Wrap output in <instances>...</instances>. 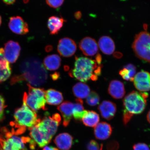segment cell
I'll return each instance as SVG.
<instances>
[{
	"label": "cell",
	"mask_w": 150,
	"mask_h": 150,
	"mask_svg": "<svg viewBox=\"0 0 150 150\" xmlns=\"http://www.w3.org/2000/svg\"><path fill=\"white\" fill-rule=\"evenodd\" d=\"M20 71L21 74L13 77L11 84L24 81L32 86L38 87L45 83L47 79L46 69L40 60L37 58L25 59L20 65Z\"/></svg>",
	"instance_id": "6da1fadb"
},
{
	"label": "cell",
	"mask_w": 150,
	"mask_h": 150,
	"mask_svg": "<svg viewBox=\"0 0 150 150\" xmlns=\"http://www.w3.org/2000/svg\"><path fill=\"white\" fill-rule=\"evenodd\" d=\"M102 66L95 60L76 56L74 68L70 71L69 74L82 82L90 80L95 81L101 74Z\"/></svg>",
	"instance_id": "7a4b0ae2"
},
{
	"label": "cell",
	"mask_w": 150,
	"mask_h": 150,
	"mask_svg": "<svg viewBox=\"0 0 150 150\" xmlns=\"http://www.w3.org/2000/svg\"><path fill=\"white\" fill-rule=\"evenodd\" d=\"M14 118L15 121L11 123V125H13L16 129L14 132L16 135L23 133L27 128L30 130L41 120L38 118L36 112L28 106L24 99L21 107L15 110Z\"/></svg>",
	"instance_id": "3957f363"
},
{
	"label": "cell",
	"mask_w": 150,
	"mask_h": 150,
	"mask_svg": "<svg viewBox=\"0 0 150 150\" xmlns=\"http://www.w3.org/2000/svg\"><path fill=\"white\" fill-rule=\"evenodd\" d=\"M148 94L134 91L125 97L123 100L124 112H127L133 116L139 114L145 110L147 105Z\"/></svg>",
	"instance_id": "277c9868"
},
{
	"label": "cell",
	"mask_w": 150,
	"mask_h": 150,
	"mask_svg": "<svg viewBox=\"0 0 150 150\" xmlns=\"http://www.w3.org/2000/svg\"><path fill=\"white\" fill-rule=\"evenodd\" d=\"M27 86L28 93H24L23 99L25 100L28 106L35 112L40 110H47L46 105V91L45 90L34 87L29 84Z\"/></svg>",
	"instance_id": "5b68a950"
},
{
	"label": "cell",
	"mask_w": 150,
	"mask_h": 150,
	"mask_svg": "<svg viewBox=\"0 0 150 150\" xmlns=\"http://www.w3.org/2000/svg\"><path fill=\"white\" fill-rule=\"evenodd\" d=\"M132 48L137 57L150 64V33L143 31L137 35Z\"/></svg>",
	"instance_id": "8992f818"
},
{
	"label": "cell",
	"mask_w": 150,
	"mask_h": 150,
	"mask_svg": "<svg viewBox=\"0 0 150 150\" xmlns=\"http://www.w3.org/2000/svg\"><path fill=\"white\" fill-rule=\"evenodd\" d=\"M61 122V117L59 114H54L52 116L47 114L46 117L36 125L39 130L51 141L52 137L57 132Z\"/></svg>",
	"instance_id": "52a82bcc"
},
{
	"label": "cell",
	"mask_w": 150,
	"mask_h": 150,
	"mask_svg": "<svg viewBox=\"0 0 150 150\" xmlns=\"http://www.w3.org/2000/svg\"><path fill=\"white\" fill-rule=\"evenodd\" d=\"M5 133V138L0 137V150H27L25 142L22 137L14 136L12 132L7 131L6 128L2 129Z\"/></svg>",
	"instance_id": "ba28073f"
},
{
	"label": "cell",
	"mask_w": 150,
	"mask_h": 150,
	"mask_svg": "<svg viewBox=\"0 0 150 150\" xmlns=\"http://www.w3.org/2000/svg\"><path fill=\"white\" fill-rule=\"evenodd\" d=\"M76 48V43L74 40L69 38H64L59 40L57 51L63 57H70L75 54Z\"/></svg>",
	"instance_id": "9c48e42d"
},
{
	"label": "cell",
	"mask_w": 150,
	"mask_h": 150,
	"mask_svg": "<svg viewBox=\"0 0 150 150\" xmlns=\"http://www.w3.org/2000/svg\"><path fill=\"white\" fill-rule=\"evenodd\" d=\"M21 47L18 42L9 41L6 43L4 49V55L9 63L16 62L19 56Z\"/></svg>",
	"instance_id": "30bf717a"
},
{
	"label": "cell",
	"mask_w": 150,
	"mask_h": 150,
	"mask_svg": "<svg viewBox=\"0 0 150 150\" xmlns=\"http://www.w3.org/2000/svg\"><path fill=\"white\" fill-rule=\"evenodd\" d=\"M133 81L136 88L141 92L150 91V74L147 71H142L138 72Z\"/></svg>",
	"instance_id": "8fae6325"
},
{
	"label": "cell",
	"mask_w": 150,
	"mask_h": 150,
	"mask_svg": "<svg viewBox=\"0 0 150 150\" xmlns=\"http://www.w3.org/2000/svg\"><path fill=\"white\" fill-rule=\"evenodd\" d=\"M8 26L11 30L17 34L24 35L29 31L27 23L19 16L11 17L9 19Z\"/></svg>",
	"instance_id": "7c38bea8"
},
{
	"label": "cell",
	"mask_w": 150,
	"mask_h": 150,
	"mask_svg": "<svg viewBox=\"0 0 150 150\" xmlns=\"http://www.w3.org/2000/svg\"><path fill=\"white\" fill-rule=\"evenodd\" d=\"M79 48L86 56H93L98 53V46L94 39L90 37L84 38L79 43Z\"/></svg>",
	"instance_id": "4fadbf2b"
},
{
	"label": "cell",
	"mask_w": 150,
	"mask_h": 150,
	"mask_svg": "<svg viewBox=\"0 0 150 150\" xmlns=\"http://www.w3.org/2000/svg\"><path fill=\"white\" fill-rule=\"evenodd\" d=\"M98 110L102 117L110 120L115 116L117 112V106L115 103L110 101L104 100L99 105Z\"/></svg>",
	"instance_id": "5bb4252c"
},
{
	"label": "cell",
	"mask_w": 150,
	"mask_h": 150,
	"mask_svg": "<svg viewBox=\"0 0 150 150\" xmlns=\"http://www.w3.org/2000/svg\"><path fill=\"white\" fill-rule=\"evenodd\" d=\"M57 109L61 112L62 116L63 126L67 127L73 117L74 103L69 101H65L57 107Z\"/></svg>",
	"instance_id": "9a60e30c"
},
{
	"label": "cell",
	"mask_w": 150,
	"mask_h": 150,
	"mask_svg": "<svg viewBox=\"0 0 150 150\" xmlns=\"http://www.w3.org/2000/svg\"><path fill=\"white\" fill-rule=\"evenodd\" d=\"M112 128L109 124L106 122L98 123L94 130L95 138L97 139H107L112 134Z\"/></svg>",
	"instance_id": "2e32d148"
},
{
	"label": "cell",
	"mask_w": 150,
	"mask_h": 150,
	"mask_svg": "<svg viewBox=\"0 0 150 150\" xmlns=\"http://www.w3.org/2000/svg\"><path fill=\"white\" fill-rule=\"evenodd\" d=\"M74 138L67 133H63L56 136L54 140L57 147L61 150H69L74 144Z\"/></svg>",
	"instance_id": "e0dca14e"
},
{
	"label": "cell",
	"mask_w": 150,
	"mask_h": 150,
	"mask_svg": "<svg viewBox=\"0 0 150 150\" xmlns=\"http://www.w3.org/2000/svg\"><path fill=\"white\" fill-rule=\"evenodd\" d=\"M108 93L114 99H121L124 96L125 94L124 85L119 80H112L109 85Z\"/></svg>",
	"instance_id": "ac0fdd59"
},
{
	"label": "cell",
	"mask_w": 150,
	"mask_h": 150,
	"mask_svg": "<svg viewBox=\"0 0 150 150\" xmlns=\"http://www.w3.org/2000/svg\"><path fill=\"white\" fill-rule=\"evenodd\" d=\"M98 47L103 53L111 55L115 50V45L112 39L109 37H101L98 41Z\"/></svg>",
	"instance_id": "d6986e66"
},
{
	"label": "cell",
	"mask_w": 150,
	"mask_h": 150,
	"mask_svg": "<svg viewBox=\"0 0 150 150\" xmlns=\"http://www.w3.org/2000/svg\"><path fill=\"white\" fill-rule=\"evenodd\" d=\"M30 130V136L40 148L45 147L51 142L39 130L36 125Z\"/></svg>",
	"instance_id": "ffe728a7"
},
{
	"label": "cell",
	"mask_w": 150,
	"mask_h": 150,
	"mask_svg": "<svg viewBox=\"0 0 150 150\" xmlns=\"http://www.w3.org/2000/svg\"><path fill=\"white\" fill-rule=\"evenodd\" d=\"M45 99L48 104L51 105L56 106L63 102V97L62 93L56 90L50 89L45 92Z\"/></svg>",
	"instance_id": "44dd1931"
},
{
	"label": "cell",
	"mask_w": 150,
	"mask_h": 150,
	"mask_svg": "<svg viewBox=\"0 0 150 150\" xmlns=\"http://www.w3.org/2000/svg\"><path fill=\"white\" fill-rule=\"evenodd\" d=\"M61 59L57 54L47 56L44 59V64L45 68L48 70H58L61 65Z\"/></svg>",
	"instance_id": "7402d4cb"
},
{
	"label": "cell",
	"mask_w": 150,
	"mask_h": 150,
	"mask_svg": "<svg viewBox=\"0 0 150 150\" xmlns=\"http://www.w3.org/2000/svg\"><path fill=\"white\" fill-rule=\"evenodd\" d=\"M72 91L75 97L77 99H82L87 98L89 94L91 89L87 84L78 82L73 87Z\"/></svg>",
	"instance_id": "603a6c76"
},
{
	"label": "cell",
	"mask_w": 150,
	"mask_h": 150,
	"mask_svg": "<svg viewBox=\"0 0 150 150\" xmlns=\"http://www.w3.org/2000/svg\"><path fill=\"white\" fill-rule=\"evenodd\" d=\"M64 20L62 18L52 16L48 20L47 26L51 35H56L60 30L64 23Z\"/></svg>",
	"instance_id": "cb8c5ba5"
},
{
	"label": "cell",
	"mask_w": 150,
	"mask_h": 150,
	"mask_svg": "<svg viewBox=\"0 0 150 150\" xmlns=\"http://www.w3.org/2000/svg\"><path fill=\"white\" fill-rule=\"evenodd\" d=\"M100 120L99 114L96 112L91 110L88 111L82 118V121L86 126L95 127Z\"/></svg>",
	"instance_id": "d4e9b609"
},
{
	"label": "cell",
	"mask_w": 150,
	"mask_h": 150,
	"mask_svg": "<svg viewBox=\"0 0 150 150\" xmlns=\"http://www.w3.org/2000/svg\"><path fill=\"white\" fill-rule=\"evenodd\" d=\"M136 67L134 65L129 64L120 70L119 74L124 80L132 81L136 74Z\"/></svg>",
	"instance_id": "484cf974"
},
{
	"label": "cell",
	"mask_w": 150,
	"mask_h": 150,
	"mask_svg": "<svg viewBox=\"0 0 150 150\" xmlns=\"http://www.w3.org/2000/svg\"><path fill=\"white\" fill-rule=\"evenodd\" d=\"M83 102L82 99H77L76 103H74V109L73 117L77 121H81L82 118L88 111L84 110L83 106Z\"/></svg>",
	"instance_id": "4316f807"
},
{
	"label": "cell",
	"mask_w": 150,
	"mask_h": 150,
	"mask_svg": "<svg viewBox=\"0 0 150 150\" xmlns=\"http://www.w3.org/2000/svg\"><path fill=\"white\" fill-rule=\"evenodd\" d=\"M11 68L9 62L5 58L0 61V82L6 80L10 76Z\"/></svg>",
	"instance_id": "83f0119b"
},
{
	"label": "cell",
	"mask_w": 150,
	"mask_h": 150,
	"mask_svg": "<svg viewBox=\"0 0 150 150\" xmlns=\"http://www.w3.org/2000/svg\"><path fill=\"white\" fill-rule=\"evenodd\" d=\"M100 100L98 94L96 92L92 91L86 99V102L90 106H95L99 104Z\"/></svg>",
	"instance_id": "f1b7e54d"
},
{
	"label": "cell",
	"mask_w": 150,
	"mask_h": 150,
	"mask_svg": "<svg viewBox=\"0 0 150 150\" xmlns=\"http://www.w3.org/2000/svg\"><path fill=\"white\" fill-rule=\"evenodd\" d=\"M64 0H46V3L52 8H57L62 5Z\"/></svg>",
	"instance_id": "f546056e"
},
{
	"label": "cell",
	"mask_w": 150,
	"mask_h": 150,
	"mask_svg": "<svg viewBox=\"0 0 150 150\" xmlns=\"http://www.w3.org/2000/svg\"><path fill=\"white\" fill-rule=\"evenodd\" d=\"M100 147L98 142L95 140H92L87 144V150H100Z\"/></svg>",
	"instance_id": "4dcf8cb0"
},
{
	"label": "cell",
	"mask_w": 150,
	"mask_h": 150,
	"mask_svg": "<svg viewBox=\"0 0 150 150\" xmlns=\"http://www.w3.org/2000/svg\"><path fill=\"white\" fill-rule=\"evenodd\" d=\"M5 101L3 97L0 95V122L2 120L4 116V111L6 108Z\"/></svg>",
	"instance_id": "1f68e13d"
},
{
	"label": "cell",
	"mask_w": 150,
	"mask_h": 150,
	"mask_svg": "<svg viewBox=\"0 0 150 150\" xmlns=\"http://www.w3.org/2000/svg\"><path fill=\"white\" fill-rule=\"evenodd\" d=\"M106 148L108 150H118L119 149V144L115 141H111L106 144Z\"/></svg>",
	"instance_id": "d6a6232c"
},
{
	"label": "cell",
	"mask_w": 150,
	"mask_h": 150,
	"mask_svg": "<svg viewBox=\"0 0 150 150\" xmlns=\"http://www.w3.org/2000/svg\"><path fill=\"white\" fill-rule=\"evenodd\" d=\"M134 150H150L149 146L146 144L143 143H138L133 146Z\"/></svg>",
	"instance_id": "836d02e7"
},
{
	"label": "cell",
	"mask_w": 150,
	"mask_h": 150,
	"mask_svg": "<svg viewBox=\"0 0 150 150\" xmlns=\"http://www.w3.org/2000/svg\"><path fill=\"white\" fill-rule=\"evenodd\" d=\"M42 150H59L57 148L52 147V146H46Z\"/></svg>",
	"instance_id": "e575fe53"
},
{
	"label": "cell",
	"mask_w": 150,
	"mask_h": 150,
	"mask_svg": "<svg viewBox=\"0 0 150 150\" xmlns=\"http://www.w3.org/2000/svg\"><path fill=\"white\" fill-rule=\"evenodd\" d=\"M114 57L117 59H120L122 57L123 55L121 52H116L114 54Z\"/></svg>",
	"instance_id": "d590c367"
},
{
	"label": "cell",
	"mask_w": 150,
	"mask_h": 150,
	"mask_svg": "<svg viewBox=\"0 0 150 150\" xmlns=\"http://www.w3.org/2000/svg\"><path fill=\"white\" fill-rule=\"evenodd\" d=\"M59 73H55L53 74H52V79L54 80H56L58 78H59Z\"/></svg>",
	"instance_id": "8d00e7d4"
},
{
	"label": "cell",
	"mask_w": 150,
	"mask_h": 150,
	"mask_svg": "<svg viewBox=\"0 0 150 150\" xmlns=\"http://www.w3.org/2000/svg\"><path fill=\"white\" fill-rule=\"evenodd\" d=\"M81 13L80 12H77L75 13V17L77 19H80L81 17Z\"/></svg>",
	"instance_id": "74e56055"
},
{
	"label": "cell",
	"mask_w": 150,
	"mask_h": 150,
	"mask_svg": "<svg viewBox=\"0 0 150 150\" xmlns=\"http://www.w3.org/2000/svg\"><path fill=\"white\" fill-rule=\"evenodd\" d=\"M147 120L149 122L150 124V110H149V112L147 115Z\"/></svg>",
	"instance_id": "f35d334b"
},
{
	"label": "cell",
	"mask_w": 150,
	"mask_h": 150,
	"mask_svg": "<svg viewBox=\"0 0 150 150\" xmlns=\"http://www.w3.org/2000/svg\"><path fill=\"white\" fill-rule=\"evenodd\" d=\"M143 28H144V30H147L148 29V25H147V24H144V25H143Z\"/></svg>",
	"instance_id": "ab89813d"
},
{
	"label": "cell",
	"mask_w": 150,
	"mask_h": 150,
	"mask_svg": "<svg viewBox=\"0 0 150 150\" xmlns=\"http://www.w3.org/2000/svg\"><path fill=\"white\" fill-rule=\"evenodd\" d=\"M1 16H0V26L1 25Z\"/></svg>",
	"instance_id": "60d3db41"
},
{
	"label": "cell",
	"mask_w": 150,
	"mask_h": 150,
	"mask_svg": "<svg viewBox=\"0 0 150 150\" xmlns=\"http://www.w3.org/2000/svg\"><path fill=\"white\" fill-rule=\"evenodd\" d=\"M103 144H102V145H101V146H100V150H102V149H103Z\"/></svg>",
	"instance_id": "b9f144b4"
},
{
	"label": "cell",
	"mask_w": 150,
	"mask_h": 150,
	"mask_svg": "<svg viewBox=\"0 0 150 150\" xmlns=\"http://www.w3.org/2000/svg\"></svg>",
	"instance_id": "7bdbcfd3"
}]
</instances>
